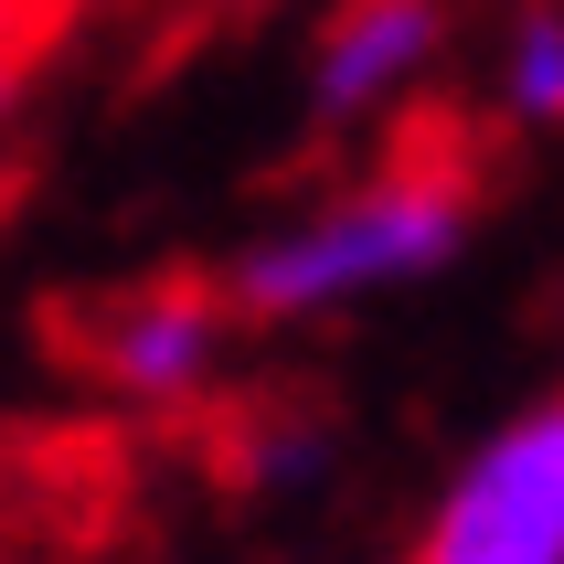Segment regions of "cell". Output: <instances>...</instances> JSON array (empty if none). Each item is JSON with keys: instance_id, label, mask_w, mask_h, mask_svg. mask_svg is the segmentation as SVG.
I'll return each instance as SVG.
<instances>
[{"instance_id": "obj_1", "label": "cell", "mask_w": 564, "mask_h": 564, "mask_svg": "<svg viewBox=\"0 0 564 564\" xmlns=\"http://www.w3.org/2000/svg\"><path fill=\"white\" fill-rule=\"evenodd\" d=\"M469 235H479V182L458 160L405 150V160H373V171L330 182L319 203H299V214H278L235 256L224 310L267 319V330L351 319V310H373V299L426 288L437 267H458Z\"/></svg>"}, {"instance_id": "obj_2", "label": "cell", "mask_w": 564, "mask_h": 564, "mask_svg": "<svg viewBox=\"0 0 564 564\" xmlns=\"http://www.w3.org/2000/svg\"><path fill=\"white\" fill-rule=\"evenodd\" d=\"M405 564H564V383L458 447Z\"/></svg>"}, {"instance_id": "obj_3", "label": "cell", "mask_w": 564, "mask_h": 564, "mask_svg": "<svg viewBox=\"0 0 564 564\" xmlns=\"http://www.w3.org/2000/svg\"><path fill=\"white\" fill-rule=\"evenodd\" d=\"M458 0H330L310 32V118L319 128H383L447 75Z\"/></svg>"}, {"instance_id": "obj_4", "label": "cell", "mask_w": 564, "mask_h": 564, "mask_svg": "<svg viewBox=\"0 0 564 564\" xmlns=\"http://www.w3.org/2000/svg\"><path fill=\"white\" fill-rule=\"evenodd\" d=\"M224 351H235V310H224V288H128V299H107L86 330V362L96 383L118 394V405H150V415H182L203 405L224 383Z\"/></svg>"}, {"instance_id": "obj_5", "label": "cell", "mask_w": 564, "mask_h": 564, "mask_svg": "<svg viewBox=\"0 0 564 564\" xmlns=\"http://www.w3.org/2000/svg\"><path fill=\"white\" fill-rule=\"evenodd\" d=\"M501 118L564 128V0H522L501 32Z\"/></svg>"}, {"instance_id": "obj_6", "label": "cell", "mask_w": 564, "mask_h": 564, "mask_svg": "<svg viewBox=\"0 0 564 564\" xmlns=\"http://www.w3.org/2000/svg\"><path fill=\"white\" fill-rule=\"evenodd\" d=\"M43 32H54V0H0V107L22 96L32 54H43Z\"/></svg>"}]
</instances>
